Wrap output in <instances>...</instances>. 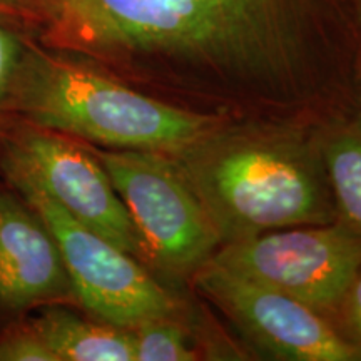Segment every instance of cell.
I'll use <instances>...</instances> for the list:
<instances>
[{
	"label": "cell",
	"mask_w": 361,
	"mask_h": 361,
	"mask_svg": "<svg viewBox=\"0 0 361 361\" xmlns=\"http://www.w3.org/2000/svg\"><path fill=\"white\" fill-rule=\"evenodd\" d=\"M0 361H54L27 322L12 324L0 333Z\"/></svg>",
	"instance_id": "obj_14"
},
{
	"label": "cell",
	"mask_w": 361,
	"mask_h": 361,
	"mask_svg": "<svg viewBox=\"0 0 361 361\" xmlns=\"http://www.w3.org/2000/svg\"><path fill=\"white\" fill-rule=\"evenodd\" d=\"M128 207L146 266L194 276L221 246L209 216L169 156L89 144Z\"/></svg>",
	"instance_id": "obj_4"
},
{
	"label": "cell",
	"mask_w": 361,
	"mask_h": 361,
	"mask_svg": "<svg viewBox=\"0 0 361 361\" xmlns=\"http://www.w3.org/2000/svg\"><path fill=\"white\" fill-rule=\"evenodd\" d=\"M209 261L286 293L318 313L340 306L361 264V238L340 221L221 245Z\"/></svg>",
	"instance_id": "obj_7"
},
{
	"label": "cell",
	"mask_w": 361,
	"mask_h": 361,
	"mask_svg": "<svg viewBox=\"0 0 361 361\" xmlns=\"http://www.w3.org/2000/svg\"><path fill=\"white\" fill-rule=\"evenodd\" d=\"M194 283L251 343L286 361H353L361 351L324 314L286 293L207 261Z\"/></svg>",
	"instance_id": "obj_8"
},
{
	"label": "cell",
	"mask_w": 361,
	"mask_h": 361,
	"mask_svg": "<svg viewBox=\"0 0 361 361\" xmlns=\"http://www.w3.org/2000/svg\"><path fill=\"white\" fill-rule=\"evenodd\" d=\"M300 40L298 0H67L42 44L126 82L151 62H179L286 102Z\"/></svg>",
	"instance_id": "obj_1"
},
{
	"label": "cell",
	"mask_w": 361,
	"mask_h": 361,
	"mask_svg": "<svg viewBox=\"0 0 361 361\" xmlns=\"http://www.w3.org/2000/svg\"><path fill=\"white\" fill-rule=\"evenodd\" d=\"M0 24L42 44L52 17L45 0H0Z\"/></svg>",
	"instance_id": "obj_13"
},
{
	"label": "cell",
	"mask_w": 361,
	"mask_h": 361,
	"mask_svg": "<svg viewBox=\"0 0 361 361\" xmlns=\"http://www.w3.org/2000/svg\"><path fill=\"white\" fill-rule=\"evenodd\" d=\"M355 8H356V25H358V34H360V66H361V0H355Z\"/></svg>",
	"instance_id": "obj_18"
},
{
	"label": "cell",
	"mask_w": 361,
	"mask_h": 361,
	"mask_svg": "<svg viewBox=\"0 0 361 361\" xmlns=\"http://www.w3.org/2000/svg\"><path fill=\"white\" fill-rule=\"evenodd\" d=\"M45 2H47V6H49V11H51L52 24H54V20H56V17L59 16V13H61L62 8L66 7L67 0H45ZM51 29H52V25H51Z\"/></svg>",
	"instance_id": "obj_17"
},
{
	"label": "cell",
	"mask_w": 361,
	"mask_h": 361,
	"mask_svg": "<svg viewBox=\"0 0 361 361\" xmlns=\"http://www.w3.org/2000/svg\"><path fill=\"white\" fill-rule=\"evenodd\" d=\"M6 112L107 149L173 156L219 121L173 106L74 54L27 37Z\"/></svg>",
	"instance_id": "obj_3"
},
{
	"label": "cell",
	"mask_w": 361,
	"mask_h": 361,
	"mask_svg": "<svg viewBox=\"0 0 361 361\" xmlns=\"http://www.w3.org/2000/svg\"><path fill=\"white\" fill-rule=\"evenodd\" d=\"M221 245L338 221L323 154L283 129H219L169 156Z\"/></svg>",
	"instance_id": "obj_2"
},
{
	"label": "cell",
	"mask_w": 361,
	"mask_h": 361,
	"mask_svg": "<svg viewBox=\"0 0 361 361\" xmlns=\"http://www.w3.org/2000/svg\"><path fill=\"white\" fill-rule=\"evenodd\" d=\"M0 168L27 176L72 218L146 264L128 207L87 142L4 112Z\"/></svg>",
	"instance_id": "obj_6"
},
{
	"label": "cell",
	"mask_w": 361,
	"mask_h": 361,
	"mask_svg": "<svg viewBox=\"0 0 361 361\" xmlns=\"http://www.w3.org/2000/svg\"><path fill=\"white\" fill-rule=\"evenodd\" d=\"M0 178L37 213L56 239L75 301L104 323L133 329L139 323L178 311L176 298L149 268L72 218L19 171L0 168Z\"/></svg>",
	"instance_id": "obj_5"
},
{
	"label": "cell",
	"mask_w": 361,
	"mask_h": 361,
	"mask_svg": "<svg viewBox=\"0 0 361 361\" xmlns=\"http://www.w3.org/2000/svg\"><path fill=\"white\" fill-rule=\"evenodd\" d=\"M25 322L54 361H134L130 329L92 322L66 305L40 306Z\"/></svg>",
	"instance_id": "obj_10"
},
{
	"label": "cell",
	"mask_w": 361,
	"mask_h": 361,
	"mask_svg": "<svg viewBox=\"0 0 361 361\" xmlns=\"http://www.w3.org/2000/svg\"><path fill=\"white\" fill-rule=\"evenodd\" d=\"M25 35L0 24V116L6 112L13 79L25 47Z\"/></svg>",
	"instance_id": "obj_15"
},
{
	"label": "cell",
	"mask_w": 361,
	"mask_h": 361,
	"mask_svg": "<svg viewBox=\"0 0 361 361\" xmlns=\"http://www.w3.org/2000/svg\"><path fill=\"white\" fill-rule=\"evenodd\" d=\"M75 301L56 239L6 180L0 183V308L13 314Z\"/></svg>",
	"instance_id": "obj_9"
},
{
	"label": "cell",
	"mask_w": 361,
	"mask_h": 361,
	"mask_svg": "<svg viewBox=\"0 0 361 361\" xmlns=\"http://www.w3.org/2000/svg\"><path fill=\"white\" fill-rule=\"evenodd\" d=\"M134 361H192L196 351L189 336L173 316H159L139 323L133 329Z\"/></svg>",
	"instance_id": "obj_12"
},
{
	"label": "cell",
	"mask_w": 361,
	"mask_h": 361,
	"mask_svg": "<svg viewBox=\"0 0 361 361\" xmlns=\"http://www.w3.org/2000/svg\"><path fill=\"white\" fill-rule=\"evenodd\" d=\"M338 221L361 238V128L343 129L323 147Z\"/></svg>",
	"instance_id": "obj_11"
},
{
	"label": "cell",
	"mask_w": 361,
	"mask_h": 361,
	"mask_svg": "<svg viewBox=\"0 0 361 361\" xmlns=\"http://www.w3.org/2000/svg\"><path fill=\"white\" fill-rule=\"evenodd\" d=\"M338 311L341 313V319L350 335L348 341L361 351V264L351 279Z\"/></svg>",
	"instance_id": "obj_16"
}]
</instances>
